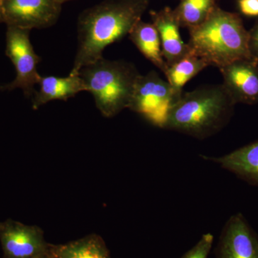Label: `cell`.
Segmentation results:
<instances>
[{"instance_id":"1","label":"cell","mask_w":258,"mask_h":258,"mask_svg":"<svg viewBox=\"0 0 258 258\" xmlns=\"http://www.w3.org/2000/svg\"><path fill=\"white\" fill-rule=\"evenodd\" d=\"M149 0H105L83 11L78 23L79 47L71 75L103 57L105 48L128 35Z\"/></svg>"},{"instance_id":"2","label":"cell","mask_w":258,"mask_h":258,"mask_svg":"<svg viewBox=\"0 0 258 258\" xmlns=\"http://www.w3.org/2000/svg\"><path fill=\"white\" fill-rule=\"evenodd\" d=\"M235 105L223 85L183 93L171 108L164 129L208 139L228 123Z\"/></svg>"},{"instance_id":"3","label":"cell","mask_w":258,"mask_h":258,"mask_svg":"<svg viewBox=\"0 0 258 258\" xmlns=\"http://www.w3.org/2000/svg\"><path fill=\"white\" fill-rule=\"evenodd\" d=\"M191 53L219 69L241 59L249 58L248 31L242 19L216 6L203 23L189 29Z\"/></svg>"},{"instance_id":"4","label":"cell","mask_w":258,"mask_h":258,"mask_svg":"<svg viewBox=\"0 0 258 258\" xmlns=\"http://www.w3.org/2000/svg\"><path fill=\"white\" fill-rule=\"evenodd\" d=\"M86 91L94 97L98 109L106 118L128 108L137 79L140 76L133 64L101 57L79 72Z\"/></svg>"},{"instance_id":"5","label":"cell","mask_w":258,"mask_h":258,"mask_svg":"<svg viewBox=\"0 0 258 258\" xmlns=\"http://www.w3.org/2000/svg\"><path fill=\"white\" fill-rule=\"evenodd\" d=\"M179 98L167 81L151 71L139 76L128 108L154 126L164 129L171 108Z\"/></svg>"},{"instance_id":"6","label":"cell","mask_w":258,"mask_h":258,"mask_svg":"<svg viewBox=\"0 0 258 258\" xmlns=\"http://www.w3.org/2000/svg\"><path fill=\"white\" fill-rule=\"evenodd\" d=\"M30 32L27 29L8 27L6 55L14 64L16 78L9 84L0 86V91L20 88L27 98L35 93V85L39 84L42 78L37 71L40 58L30 42Z\"/></svg>"},{"instance_id":"7","label":"cell","mask_w":258,"mask_h":258,"mask_svg":"<svg viewBox=\"0 0 258 258\" xmlns=\"http://www.w3.org/2000/svg\"><path fill=\"white\" fill-rule=\"evenodd\" d=\"M61 10L56 0H0V23L30 30L47 28L55 24Z\"/></svg>"},{"instance_id":"8","label":"cell","mask_w":258,"mask_h":258,"mask_svg":"<svg viewBox=\"0 0 258 258\" xmlns=\"http://www.w3.org/2000/svg\"><path fill=\"white\" fill-rule=\"evenodd\" d=\"M0 242L4 258H38L48 256L50 244L37 226L8 219L0 222Z\"/></svg>"},{"instance_id":"9","label":"cell","mask_w":258,"mask_h":258,"mask_svg":"<svg viewBox=\"0 0 258 258\" xmlns=\"http://www.w3.org/2000/svg\"><path fill=\"white\" fill-rule=\"evenodd\" d=\"M216 258H258V237L241 214L230 217L222 231Z\"/></svg>"},{"instance_id":"10","label":"cell","mask_w":258,"mask_h":258,"mask_svg":"<svg viewBox=\"0 0 258 258\" xmlns=\"http://www.w3.org/2000/svg\"><path fill=\"white\" fill-rule=\"evenodd\" d=\"M223 86L235 103H258V62L252 57L241 59L220 69Z\"/></svg>"},{"instance_id":"11","label":"cell","mask_w":258,"mask_h":258,"mask_svg":"<svg viewBox=\"0 0 258 258\" xmlns=\"http://www.w3.org/2000/svg\"><path fill=\"white\" fill-rule=\"evenodd\" d=\"M151 16L159 32L161 50L168 66L191 53L189 45L183 41L180 35V25L174 10L166 8L159 12H152Z\"/></svg>"},{"instance_id":"12","label":"cell","mask_w":258,"mask_h":258,"mask_svg":"<svg viewBox=\"0 0 258 258\" xmlns=\"http://www.w3.org/2000/svg\"><path fill=\"white\" fill-rule=\"evenodd\" d=\"M202 157L258 186V140L221 157Z\"/></svg>"},{"instance_id":"13","label":"cell","mask_w":258,"mask_h":258,"mask_svg":"<svg viewBox=\"0 0 258 258\" xmlns=\"http://www.w3.org/2000/svg\"><path fill=\"white\" fill-rule=\"evenodd\" d=\"M40 89L35 91L32 98V108L39 107L54 100L67 101L82 91H86V86L79 75H71L68 77L46 76L40 79Z\"/></svg>"},{"instance_id":"14","label":"cell","mask_w":258,"mask_h":258,"mask_svg":"<svg viewBox=\"0 0 258 258\" xmlns=\"http://www.w3.org/2000/svg\"><path fill=\"white\" fill-rule=\"evenodd\" d=\"M128 35L142 55L164 74L168 66L163 56L159 32L154 24L139 20Z\"/></svg>"},{"instance_id":"15","label":"cell","mask_w":258,"mask_h":258,"mask_svg":"<svg viewBox=\"0 0 258 258\" xmlns=\"http://www.w3.org/2000/svg\"><path fill=\"white\" fill-rule=\"evenodd\" d=\"M50 258H112L100 236L90 235L69 243L50 244Z\"/></svg>"},{"instance_id":"16","label":"cell","mask_w":258,"mask_h":258,"mask_svg":"<svg viewBox=\"0 0 258 258\" xmlns=\"http://www.w3.org/2000/svg\"><path fill=\"white\" fill-rule=\"evenodd\" d=\"M208 66L203 58L191 53L175 63L168 66L164 74L174 93L181 97L183 88L186 83Z\"/></svg>"},{"instance_id":"17","label":"cell","mask_w":258,"mask_h":258,"mask_svg":"<svg viewBox=\"0 0 258 258\" xmlns=\"http://www.w3.org/2000/svg\"><path fill=\"white\" fill-rule=\"evenodd\" d=\"M216 6L215 0H181L174 13L180 27L189 30L203 23Z\"/></svg>"},{"instance_id":"18","label":"cell","mask_w":258,"mask_h":258,"mask_svg":"<svg viewBox=\"0 0 258 258\" xmlns=\"http://www.w3.org/2000/svg\"><path fill=\"white\" fill-rule=\"evenodd\" d=\"M214 236L211 233L204 234L200 240L181 258H208L213 244Z\"/></svg>"},{"instance_id":"19","label":"cell","mask_w":258,"mask_h":258,"mask_svg":"<svg viewBox=\"0 0 258 258\" xmlns=\"http://www.w3.org/2000/svg\"><path fill=\"white\" fill-rule=\"evenodd\" d=\"M248 49L250 57L258 62V21L248 31Z\"/></svg>"},{"instance_id":"20","label":"cell","mask_w":258,"mask_h":258,"mask_svg":"<svg viewBox=\"0 0 258 258\" xmlns=\"http://www.w3.org/2000/svg\"><path fill=\"white\" fill-rule=\"evenodd\" d=\"M242 14L247 17H258V0H238Z\"/></svg>"},{"instance_id":"21","label":"cell","mask_w":258,"mask_h":258,"mask_svg":"<svg viewBox=\"0 0 258 258\" xmlns=\"http://www.w3.org/2000/svg\"><path fill=\"white\" fill-rule=\"evenodd\" d=\"M56 1L58 2L60 4H63L64 3H66L68 1H71V0H56Z\"/></svg>"},{"instance_id":"22","label":"cell","mask_w":258,"mask_h":258,"mask_svg":"<svg viewBox=\"0 0 258 258\" xmlns=\"http://www.w3.org/2000/svg\"><path fill=\"white\" fill-rule=\"evenodd\" d=\"M47 257H48V256H47ZM47 257H38V258H47Z\"/></svg>"},{"instance_id":"23","label":"cell","mask_w":258,"mask_h":258,"mask_svg":"<svg viewBox=\"0 0 258 258\" xmlns=\"http://www.w3.org/2000/svg\"><path fill=\"white\" fill-rule=\"evenodd\" d=\"M47 258H50V257H47Z\"/></svg>"}]
</instances>
